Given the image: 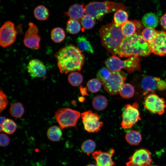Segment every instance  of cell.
I'll use <instances>...</instances> for the list:
<instances>
[{
    "mask_svg": "<svg viewBox=\"0 0 166 166\" xmlns=\"http://www.w3.org/2000/svg\"><path fill=\"white\" fill-rule=\"evenodd\" d=\"M57 66L61 73L80 71L83 65L85 56L79 49L73 45H66L55 55Z\"/></svg>",
    "mask_w": 166,
    "mask_h": 166,
    "instance_id": "1",
    "label": "cell"
},
{
    "mask_svg": "<svg viewBox=\"0 0 166 166\" xmlns=\"http://www.w3.org/2000/svg\"><path fill=\"white\" fill-rule=\"evenodd\" d=\"M148 43L141 35L136 33L125 37L117 55L121 57L146 56L151 53Z\"/></svg>",
    "mask_w": 166,
    "mask_h": 166,
    "instance_id": "2",
    "label": "cell"
},
{
    "mask_svg": "<svg viewBox=\"0 0 166 166\" xmlns=\"http://www.w3.org/2000/svg\"><path fill=\"white\" fill-rule=\"evenodd\" d=\"M99 32L103 46L113 55H117L125 38L121 26L113 22L108 23L102 26Z\"/></svg>",
    "mask_w": 166,
    "mask_h": 166,
    "instance_id": "3",
    "label": "cell"
},
{
    "mask_svg": "<svg viewBox=\"0 0 166 166\" xmlns=\"http://www.w3.org/2000/svg\"><path fill=\"white\" fill-rule=\"evenodd\" d=\"M128 7L123 3L106 1L93 2L85 7V13L92 17L95 20H101L105 14L121 9L125 10Z\"/></svg>",
    "mask_w": 166,
    "mask_h": 166,
    "instance_id": "4",
    "label": "cell"
},
{
    "mask_svg": "<svg viewBox=\"0 0 166 166\" xmlns=\"http://www.w3.org/2000/svg\"><path fill=\"white\" fill-rule=\"evenodd\" d=\"M140 59L138 57H131L125 60H122L113 55L107 59L105 63L107 67L111 71H120L124 69L131 73L140 69Z\"/></svg>",
    "mask_w": 166,
    "mask_h": 166,
    "instance_id": "5",
    "label": "cell"
},
{
    "mask_svg": "<svg viewBox=\"0 0 166 166\" xmlns=\"http://www.w3.org/2000/svg\"><path fill=\"white\" fill-rule=\"evenodd\" d=\"M81 115L78 111L64 108L59 109L56 111L54 118L60 128L63 129L68 127H76Z\"/></svg>",
    "mask_w": 166,
    "mask_h": 166,
    "instance_id": "6",
    "label": "cell"
},
{
    "mask_svg": "<svg viewBox=\"0 0 166 166\" xmlns=\"http://www.w3.org/2000/svg\"><path fill=\"white\" fill-rule=\"evenodd\" d=\"M126 79L123 71H112L109 77L101 83L107 93L112 95H115L119 93Z\"/></svg>",
    "mask_w": 166,
    "mask_h": 166,
    "instance_id": "7",
    "label": "cell"
},
{
    "mask_svg": "<svg viewBox=\"0 0 166 166\" xmlns=\"http://www.w3.org/2000/svg\"><path fill=\"white\" fill-rule=\"evenodd\" d=\"M138 108V105L137 102H134L132 105H125L121 123L122 128H129L141 120Z\"/></svg>",
    "mask_w": 166,
    "mask_h": 166,
    "instance_id": "8",
    "label": "cell"
},
{
    "mask_svg": "<svg viewBox=\"0 0 166 166\" xmlns=\"http://www.w3.org/2000/svg\"><path fill=\"white\" fill-rule=\"evenodd\" d=\"M144 107L146 109L153 113L161 115L165 111L166 102L163 98L152 92L144 97Z\"/></svg>",
    "mask_w": 166,
    "mask_h": 166,
    "instance_id": "9",
    "label": "cell"
},
{
    "mask_svg": "<svg viewBox=\"0 0 166 166\" xmlns=\"http://www.w3.org/2000/svg\"><path fill=\"white\" fill-rule=\"evenodd\" d=\"M84 128L88 132L94 133L99 131L103 123L100 121V117L92 111H88L81 114Z\"/></svg>",
    "mask_w": 166,
    "mask_h": 166,
    "instance_id": "10",
    "label": "cell"
},
{
    "mask_svg": "<svg viewBox=\"0 0 166 166\" xmlns=\"http://www.w3.org/2000/svg\"><path fill=\"white\" fill-rule=\"evenodd\" d=\"M140 85L143 90V94L156 90H163L166 89V82L160 78L145 76L142 79Z\"/></svg>",
    "mask_w": 166,
    "mask_h": 166,
    "instance_id": "11",
    "label": "cell"
},
{
    "mask_svg": "<svg viewBox=\"0 0 166 166\" xmlns=\"http://www.w3.org/2000/svg\"><path fill=\"white\" fill-rule=\"evenodd\" d=\"M152 161L151 152L148 149L141 148L136 149L129 158L127 166H149Z\"/></svg>",
    "mask_w": 166,
    "mask_h": 166,
    "instance_id": "12",
    "label": "cell"
},
{
    "mask_svg": "<svg viewBox=\"0 0 166 166\" xmlns=\"http://www.w3.org/2000/svg\"><path fill=\"white\" fill-rule=\"evenodd\" d=\"M17 34L13 22L10 21L5 22L0 29L1 46L5 48L13 44L16 39Z\"/></svg>",
    "mask_w": 166,
    "mask_h": 166,
    "instance_id": "13",
    "label": "cell"
},
{
    "mask_svg": "<svg viewBox=\"0 0 166 166\" xmlns=\"http://www.w3.org/2000/svg\"><path fill=\"white\" fill-rule=\"evenodd\" d=\"M23 39L25 45L29 48L38 49L40 47V38L38 34V29L34 23L30 22Z\"/></svg>",
    "mask_w": 166,
    "mask_h": 166,
    "instance_id": "14",
    "label": "cell"
},
{
    "mask_svg": "<svg viewBox=\"0 0 166 166\" xmlns=\"http://www.w3.org/2000/svg\"><path fill=\"white\" fill-rule=\"evenodd\" d=\"M148 44L151 52L155 54L166 55V32L157 31L155 37Z\"/></svg>",
    "mask_w": 166,
    "mask_h": 166,
    "instance_id": "15",
    "label": "cell"
},
{
    "mask_svg": "<svg viewBox=\"0 0 166 166\" xmlns=\"http://www.w3.org/2000/svg\"><path fill=\"white\" fill-rule=\"evenodd\" d=\"M114 152L113 149L106 152L97 150L93 153L92 156L96 162L97 166H114L115 163L112 157Z\"/></svg>",
    "mask_w": 166,
    "mask_h": 166,
    "instance_id": "16",
    "label": "cell"
},
{
    "mask_svg": "<svg viewBox=\"0 0 166 166\" xmlns=\"http://www.w3.org/2000/svg\"><path fill=\"white\" fill-rule=\"evenodd\" d=\"M30 75L33 78L43 77L46 73V69L44 63L39 59L31 60L27 66Z\"/></svg>",
    "mask_w": 166,
    "mask_h": 166,
    "instance_id": "17",
    "label": "cell"
},
{
    "mask_svg": "<svg viewBox=\"0 0 166 166\" xmlns=\"http://www.w3.org/2000/svg\"><path fill=\"white\" fill-rule=\"evenodd\" d=\"M64 13L70 18L77 20L81 19L85 13V7L83 4H73L69 7L67 12Z\"/></svg>",
    "mask_w": 166,
    "mask_h": 166,
    "instance_id": "18",
    "label": "cell"
},
{
    "mask_svg": "<svg viewBox=\"0 0 166 166\" xmlns=\"http://www.w3.org/2000/svg\"><path fill=\"white\" fill-rule=\"evenodd\" d=\"M142 22L143 25L147 28H154L157 26L159 20L158 17L155 14L150 12L144 15Z\"/></svg>",
    "mask_w": 166,
    "mask_h": 166,
    "instance_id": "19",
    "label": "cell"
},
{
    "mask_svg": "<svg viewBox=\"0 0 166 166\" xmlns=\"http://www.w3.org/2000/svg\"><path fill=\"white\" fill-rule=\"evenodd\" d=\"M77 44L79 49L82 52L93 53L94 50L90 42L85 36L78 37L76 39Z\"/></svg>",
    "mask_w": 166,
    "mask_h": 166,
    "instance_id": "20",
    "label": "cell"
},
{
    "mask_svg": "<svg viewBox=\"0 0 166 166\" xmlns=\"http://www.w3.org/2000/svg\"><path fill=\"white\" fill-rule=\"evenodd\" d=\"M125 138L127 142L131 145H137L141 142L142 137L137 131L132 130L126 134Z\"/></svg>",
    "mask_w": 166,
    "mask_h": 166,
    "instance_id": "21",
    "label": "cell"
},
{
    "mask_svg": "<svg viewBox=\"0 0 166 166\" xmlns=\"http://www.w3.org/2000/svg\"><path fill=\"white\" fill-rule=\"evenodd\" d=\"M136 24L134 22L127 21L121 26L122 33L125 37H129L137 33Z\"/></svg>",
    "mask_w": 166,
    "mask_h": 166,
    "instance_id": "22",
    "label": "cell"
},
{
    "mask_svg": "<svg viewBox=\"0 0 166 166\" xmlns=\"http://www.w3.org/2000/svg\"><path fill=\"white\" fill-rule=\"evenodd\" d=\"M92 104L93 108L95 110L101 111L104 110L107 107L108 101L105 96L98 95L93 98Z\"/></svg>",
    "mask_w": 166,
    "mask_h": 166,
    "instance_id": "23",
    "label": "cell"
},
{
    "mask_svg": "<svg viewBox=\"0 0 166 166\" xmlns=\"http://www.w3.org/2000/svg\"><path fill=\"white\" fill-rule=\"evenodd\" d=\"M61 129L60 127L56 125L49 127L47 132L48 138L53 141H59L62 135Z\"/></svg>",
    "mask_w": 166,
    "mask_h": 166,
    "instance_id": "24",
    "label": "cell"
},
{
    "mask_svg": "<svg viewBox=\"0 0 166 166\" xmlns=\"http://www.w3.org/2000/svg\"><path fill=\"white\" fill-rule=\"evenodd\" d=\"M34 14L35 17L40 21L47 20L49 15L48 9L45 6L42 5H39L35 8Z\"/></svg>",
    "mask_w": 166,
    "mask_h": 166,
    "instance_id": "25",
    "label": "cell"
},
{
    "mask_svg": "<svg viewBox=\"0 0 166 166\" xmlns=\"http://www.w3.org/2000/svg\"><path fill=\"white\" fill-rule=\"evenodd\" d=\"M9 111L13 117L19 118L23 116L24 113V108L21 103L17 102L11 104Z\"/></svg>",
    "mask_w": 166,
    "mask_h": 166,
    "instance_id": "26",
    "label": "cell"
},
{
    "mask_svg": "<svg viewBox=\"0 0 166 166\" xmlns=\"http://www.w3.org/2000/svg\"><path fill=\"white\" fill-rule=\"evenodd\" d=\"M128 13L124 10H119L114 14L113 22L118 26H121L128 21Z\"/></svg>",
    "mask_w": 166,
    "mask_h": 166,
    "instance_id": "27",
    "label": "cell"
},
{
    "mask_svg": "<svg viewBox=\"0 0 166 166\" xmlns=\"http://www.w3.org/2000/svg\"><path fill=\"white\" fill-rule=\"evenodd\" d=\"M17 125L15 122L10 119H6L0 128V131H2L8 134L13 133L17 129Z\"/></svg>",
    "mask_w": 166,
    "mask_h": 166,
    "instance_id": "28",
    "label": "cell"
},
{
    "mask_svg": "<svg viewBox=\"0 0 166 166\" xmlns=\"http://www.w3.org/2000/svg\"><path fill=\"white\" fill-rule=\"evenodd\" d=\"M135 93L133 86L129 83H124L121 88L119 93L123 98L128 99L133 97Z\"/></svg>",
    "mask_w": 166,
    "mask_h": 166,
    "instance_id": "29",
    "label": "cell"
},
{
    "mask_svg": "<svg viewBox=\"0 0 166 166\" xmlns=\"http://www.w3.org/2000/svg\"><path fill=\"white\" fill-rule=\"evenodd\" d=\"M65 37V31L61 28H55L51 31V38L52 41L55 43L61 42L64 40Z\"/></svg>",
    "mask_w": 166,
    "mask_h": 166,
    "instance_id": "30",
    "label": "cell"
},
{
    "mask_svg": "<svg viewBox=\"0 0 166 166\" xmlns=\"http://www.w3.org/2000/svg\"><path fill=\"white\" fill-rule=\"evenodd\" d=\"M81 29L80 24L77 20L70 18L68 21L66 29L69 33L77 34L80 32Z\"/></svg>",
    "mask_w": 166,
    "mask_h": 166,
    "instance_id": "31",
    "label": "cell"
},
{
    "mask_svg": "<svg viewBox=\"0 0 166 166\" xmlns=\"http://www.w3.org/2000/svg\"><path fill=\"white\" fill-rule=\"evenodd\" d=\"M68 80L69 82L72 85L77 86L82 83L83 77L80 73L77 72H73L69 74Z\"/></svg>",
    "mask_w": 166,
    "mask_h": 166,
    "instance_id": "32",
    "label": "cell"
},
{
    "mask_svg": "<svg viewBox=\"0 0 166 166\" xmlns=\"http://www.w3.org/2000/svg\"><path fill=\"white\" fill-rule=\"evenodd\" d=\"M96 147L95 142L91 139H88L84 141L81 147L82 151L88 155L93 152Z\"/></svg>",
    "mask_w": 166,
    "mask_h": 166,
    "instance_id": "33",
    "label": "cell"
},
{
    "mask_svg": "<svg viewBox=\"0 0 166 166\" xmlns=\"http://www.w3.org/2000/svg\"><path fill=\"white\" fill-rule=\"evenodd\" d=\"M102 85L101 82L97 78H93L87 82L86 86L90 92L95 93L101 89Z\"/></svg>",
    "mask_w": 166,
    "mask_h": 166,
    "instance_id": "34",
    "label": "cell"
},
{
    "mask_svg": "<svg viewBox=\"0 0 166 166\" xmlns=\"http://www.w3.org/2000/svg\"><path fill=\"white\" fill-rule=\"evenodd\" d=\"M95 20L91 16L85 15L81 19V23L82 27L86 29H92L95 25Z\"/></svg>",
    "mask_w": 166,
    "mask_h": 166,
    "instance_id": "35",
    "label": "cell"
},
{
    "mask_svg": "<svg viewBox=\"0 0 166 166\" xmlns=\"http://www.w3.org/2000/svg\"><path fill=\"white\" fill-rule=\"evenodd\" d=\"M157 31L153 28H146L142 31L141 36L148 43L152 41L155 36Z\"/></svg>",
    "mask_w": 166,
    "mask_h": 166,
    "instance_id": "36",
    "label": "cell"
},
{
    "mask_svg": "<svg viewBox=\"0 0 166 166\" xmlns=\"http://www.w3.org/2000/svg\"><path fill=\"white\" fill-rule=\"evenodd\" d=\"M111 72L108 68L103 67L98 71L97 74V78L102 82L109 77Z\"/></svg>",
    "mask_w": 166,
    "mask_h": 166,
    "instance_id": "37",
    "label": "cell"
},
{
    "mask_svg": "<svg viewBox=\"0 0 166 166\" xmlns=\"http://www.w3.org/2000/svg\"><path fill=\"white\" fill-rule=\"evenodd\" d=\"M0 112L1 113L7 107L8 104L7 97L3 91H0Z\"/></svg>",
    "mask_w": 166,
    "mask_h": 166,
    "instance_id": "38",
    "label": "cell"
},
{
    "mask_svg": "<svg viewBox=\"0 0 166 166\" xmlns=\"http://www.w3.org/2000/svg\"><path fill=\"white\" fill-rule=\"evenodd\" d=\"M0 138L1 146L5 147L9 145L10 142V139L6 134L3 133H1Z\"/></svg>",
    "mask_w": 166,
    "mask_h": 166,
    "instance_id": "39",
    "label": "cell"
},
{
    "mask_svg": "<svg viewBox=\"0 0 166 166\" xmlns=\"http://www.w3.org/2000/svg\"><path fill=\"white\" fill-rule=\"evenodd\" d=\"M160 22L162 27L166 30V13L160 18Z\"/></svg>",
    "mask_w": 166,
    "mask_h": 166,
    "instance_id": "40",
    "label": "cell"
},
{
    "mask_svg": "<svg viewBox=\"0 0 166 166\" xmlns=\"http://www.w3.org/2000/svg\"><path fill=\"white\" fill-rule=\"evenodd\" d=\"M80 90L81 93L82 95H88L87 93L86 89L85 88H84L82 86H81L80 88Z\"/></svg>",
    "mask_w": 166,
    "mask_h": 166,
    "instance_id": "41",
    "label": "cell"
},
{
    "mask_svg": "<svg viewBox=\"0 0 166 166\" xmlns=\"http://www.w3.org/2000/svg\"><path fill=\"white\" fill-rule=\"evenodd\" d=\"M6 119V117L4 116H1L0 117V128L2 127L3 123Z\"/></svg>",
    "mask_w": 166,
    "mask_h": 166,
    "instance_id": "42",
    "label": "cell"
},
{
    "mask_svg": "<svg viewBox=\"0 0 166 166\" xmlns=\"http://www.w3.org/2000/svg\"><path fill=\"white\" fill-rule=\"evenodd\" d=\"M85 99L84 98L82 97H81L79 98V100L80 102H83L84 101Z\"/></svg>",
    "mask_w": 166,
    "mask_h": 166,
    "instance_id": "43",
    "label": "cell"
},
{
    "mask_svg": "<svg viewBox=\"0 0 166 166\" xmlns=\"http://www.w3.org/2000/svg\"><path fill=\"white\" fill-rule=\"evenodd\" d=\"M86 166H97V165H96L94 164H89L88 165H86Z\"/></svg>",
    "mask_w": 166,
    "mask_h": 166,
    "instance_id": "44",
    "label": "cell"
},
{
    "mask_svg": "<svg viewBox=\"0 0 166 166\" xmlns=\"http://www.w3.org/2000/svg\"><path fill=\"white\" fill-rule=\"evenodd\" d=\"M157 166L156 165H150V166Z\"/></svg>",
    "mask_w": 166,
    "mask_h": 166,
    "instance_id": "45",
    "label": "cell"
}]
</instances>
